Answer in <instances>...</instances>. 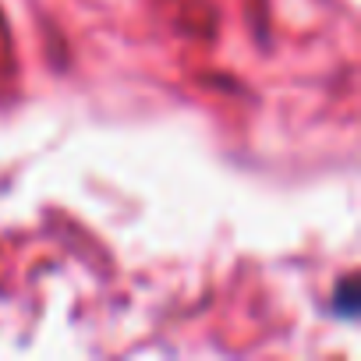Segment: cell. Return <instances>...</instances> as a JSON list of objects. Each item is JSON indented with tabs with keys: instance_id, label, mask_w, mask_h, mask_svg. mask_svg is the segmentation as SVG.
<instances>
[{
	"instance_id": "cell-1",
	"label": "cell",
	"mask_w": 361,
	"mask_h": 361,
	"mask_svg": "<svg viewBox=\"0 0 361 361\" xmlns=\"http://www.w3.org/2000/svg\"><path fill=\"white\" fill-rule=\"evenodd\" d=\"M336 312H343V315H354V308H357V283L347 276L343 283H340V294H336Z\"/></svg>"
}]
</instances>
